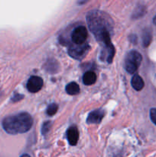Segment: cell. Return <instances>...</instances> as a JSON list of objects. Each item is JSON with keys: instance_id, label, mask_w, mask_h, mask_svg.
<instances>
[{"instance_id": "obj_1", "label": "cell", "mask_w": 156, "mask_h": 157, "mask_svg": "<svg viewBox=\"0 0 156 157\" xmlns=\"http://www.w3.org/2000/svg\"><path fill=\"white\" fill-rule=\"evenodd\" d=\"M87 24L96 39L103 45L108 55L115 54L111 42L110 32L113 31V21L104 12L98 10L89 12L87 16Z\"/></svg>"}, {"instance_id": "obj_2", "label": "cell", "mask_w": 156, "mask_h": 157, "mask_svg": "<svg viewBox=\"0 0 156 157\" xmlns=\"http://www.w3.org/2000/svg\"><path fill=\"white\" fill-rule=\"evenodd\" d=\"M32 124L33 119L32 116L25 112L9 116L2 121V127L5 131L12 135L26 133L32 128Z\"/></svg>"}, {"instance_id": "obj_3", "label": "cell", "mask_w": 156, "mask_h": 157, "mask_svg": "<svg viewBox=\"0 0 156 157\" xmlns=\"http://www.w3.org/2000/svg\"><path fill=\"white\" fill-rule=\"evenodd\" d=\"M142 57L137 51H130L125 59V69L128 73L133 74L138 70L142 62Z\"/></svg>"}, {"instance_id": "obj_4", "label": "cell", "mask_w": 156, "mask_h": 157, "mask_svg": "<svg viewBox=\"0 0 156 157\" xmlns=\"http://www.w3.org/2000/svg\"><path fill=\"white\" fill-rule=\"evenodd\" d=\"M90 50V46L88 44H76V46L69 48L68 53L70 57L76 60H81L86 56L87 52Z\"/></svg>"}, {"instance_id": "obj_5", "label": "cell", "mask_w": 156, "mask_h": 157, "mask_svg": "<svg viewBox=\"0 0 156 157\" xmlns=\"http://www.w3.org/2000/svg\"><path fill=\"white\" fill-rule=\"evenodd\" d=\"M88 32L84 26H78L73 31L71 39L75 44H82L85 43L87 38Z\"/></svg>"}, {"instance_id": "obj_6", "label": "cell", "mask_w": 156, "mask_h": 157, "mask_svg": "<svg viewBox=\"0 0 156 157\" xmlns=\"http://www.w3.org/2000/svg\"><path fill=\"white\" fill-rule=\"evenodd\" d=\"M43 87V80L38 76H32L27 83V89L31 93L38 92Z\"/></svg>"}, {"instance_id": "obj_7", "label": "cell", "mask_w": 156, "mask_h": 157, "mask_svg": "<svg viewBox=\"0 0 156 157\" xmlns=\"http://www.w3.org/2000/svg\"><path fill=\"white\" fill-rule=\"evenodd\" d=\"M104 116V111L102 110H96L91 112L87 119V123L89 124H99Z\"/></svg>"}, {"instance_id": "obj_8", "label": "cell", "mask_w": 156, "mask_h": 157, "mask_svg": "<svg viewBox=\"0 0 156 157\" xmlns=\"http://www.w3.org/2000/svg\"><path fill=\"white\" fill-rule=\"evenodd\" d=\"M67 137L70 146H75L77 144L79 133L75 126H71L67 131Z\"/></svg>"}, {"instance_id": "obj_9", "label": "cell", "mask_w": 156, "mask_h": 157, "mask_svg": "<svg viewBox=\"0 0 156 157\" xmlns=\"http://www.w3.org/2000/svg\"><path fill=\"white\" fill-rule=\"evenodd\" d=\"M96 81V75L93 71H87L83 77V82L85 85L89 86L94 84Z\"/></svg>"}, {"instance_id": "obj_10", "label": "cell", "mask_w": 156, "mask_h": 157, "mask_svg": "<svg viewBox=\"0 0 156 157\" xmlns=\"http://www.w3.org/2000/svg\"><path fill=\"white\" fill-rule=\"evenodd\" d=\"M132 86L136 90H141L144 87V81L139 75H135L132 78Z\"/></svg>"}, {"instance_id": "obj_11", "label": "cell", "mask_w": 156, "mask_h": 157, "mask_svg": "<svg viewBox=\"0 0 156 157\" xmlns=\"http://www.w3.org/2000/svg\"><path fill=\"white\" fill-rule=\"evenodd\" d=\"M66 92L70 95H76L80 92V87L76 83L70 82L66 86Z\"/></svg>"}, {"instance_id": "obj_12", "label": "cell", "mask_w": 156, "mask_h": 157, "mask_svg": "<svg viewBox=\"0 0 156 157\" xmlns=\"http://www.w3.org/2000/svg\"><path fill=\"white\" fill-rule=\"evenodd\" d=\"M151 41V33L149 30L145 29L144 30L142 34V42H143L144 47H148L150 44Z\"/></svg>"}, {"instance_id": "obj_13", "label": "cell", "mask_w": 156, "mask_h": 157, "mask_svg": "<svg viewBox=\"0 0 156 157\" xmlns=\"http://www.w3.org/2000/svg\"><path fill=\"white\" fill-rule=\"evenodd\" d=\"M58 109V106L56 104H50V105L47 107V113L48 116H53L57 113Z\"/></svg>"}, {"instance_id": "obj_14", "label": "cell", "mask_w": 156, "mask_h": 157, "mask_svg": "<svg viewBox=\"0 0 156 157\" xmlns=\"http://www.w3.org/2000/svg\"><path fill=\"white\" fill-rule=\"evenodd\" d=\"M50 127H51V122H50V121H47V122L44 123L42 126V129H41L42 134L45 135L46 133H48V131L50 129Z\"/></svg>"}, {"instance_id": "obj_15", "label": "cell", "mask_w": 156, "mask_h": 157, "mask_svg": "<svg viewBox=\"0 0 156 157\" xmlns=\"http://www.w3.org/2000/svg\"><path fill=\"white\" fill-rule=\"evenodd\" d=\"M150 118L153 124L156 126V108H152L150 110Z\"/></svg>"}, {"instance_id": "obj_16", "label": "cell", "mask_w": 156, "mask_h": 157, "mask_svg": "<svg viewBox=\"0 0 156 157\" xmlns=\"http://www.w3.org/2000/svg\"><path fill=\"white\" fill-rule=\"evenodd\" d=\"M22 98H24V95L19 94H15L13 95V97L12 98V99H11V101H12V102H17V101H21Z\"/></svg>"}, {"instance_id": "obj_17", "label": "cell", "mask_w": 156, "mask_h": 157, "mask_svg": "<svg viewBox=\"0 0 156 157\" xmlns=\"http://www.w3.org/2000/svg\"><path fill=\"white\" fill-rule=\"evenodd\" d=\"M143 12H144V9H139L138 10H136L135 12L134 15H133V18H139V17H141L142 15H143Z\"/></svg>"}, {"instance_id": "obj_18", "label": "cell", "mask_w": 156, "mask_h": 157, "mask_svg": "<svg viewBox=\"0 0 156 157\" xmlns=\"http://www.w3.org/2000/svg\"><path fill=\"white\" fill-rule=\"evenodd\" d=\"M87 1H88V0H79V1H78V3L81 5V4H84V3L87 2Z\"/></svg>"}, {"instance_id": "obj_19", "label": "cell", "mask_w": 156, "mask_h": 157, "mask_svg": "<svg viewBox=\"0 0 156 157\" xmlns=\"http://www.w3.org/2000/svg\"><path fill=\"white\" fill-rule=\"evenodd\" d=\"M153 22H154V25H156V15L154 16V18H153Z\"/></svg>"}]
</instances>
